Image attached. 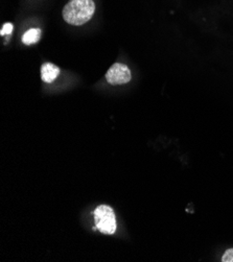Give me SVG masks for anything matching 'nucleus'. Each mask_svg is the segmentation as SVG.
Listing matches in <instances>:
<instances>
[{"instance_id": "nucleus-1", "label": "nucleus", "mask_w": 233, "mask_h": 262, "mask_svg": "<svg viewBox=\"0 0 233 262\" xmlns=\"http://www.w3.org/2000/svg\"><path fill=\"white\" fill-rule=\"evenodd\" d=\"M94 13L93 0H69L62 10V17L70 25L81 26L90 21Z\"/></svg>"}, {"instance_id": "nucleus-2", "label": "nucleus", "mask_w": 233, "mask_h": 262, "mask_svg": "<svg viewBox=\"0 0 233 262\" xmlns=\"http://www.w3.org/2000/svg\"><path fill=\"white\" fill-rule=\"evenodd\" d=\"M95 228L102 234L112 235L115 233L117 224L113 209L108 205H100L94 210Z\"/></svg>"}, {"instance_id": "nucleus-3", "label": "nucleus", "mask_w": 233, "mask_h": 262, "mask_svg": "<svg viewBox=\"0 0 233 262\" xmlns=\"http://www.w3.org/2000/svg\"><path fill=\"white\" fill-rule=\"evenodd\" d=\"M106 81L110 85H124L132 80V73L130 68L121 63H114L107 71Z\"/></svg>"}, {"instance_id": "nucleus-4", "label": "nucleus", "mask_w": 233, "mask_h": 262, "mask_svg": "<svg viewBox=\"0 0 233 262\" xmlns=\"http://www.w3.org/2000/svg\"><path fill=\"white\" fill-rule=\"evenodd\" d=\"M60 74V68L53 63H44L41 66V80L44 83L50 84L57 80Z\"/></svg>"}, {"instance_id": "nucleus-5", "label": "nucleus", "mask_w": 233, "mask_h": 262, "mask_svg": "<svg viewBox=\"0 0 233 262\" xmlns=\"http://www.w3.org/2000/svg\"><path fill=\"white\" fill-rule=\"evenodd\" d=\"M41 39V30L40 29H31L25 32L22 36V42L25 45H32L37 43Z\"/></svg>"}, {"instance_id": "nucleus-6", "label": "nucleus", "mask_w": 233, "mask_h": 262, "mask_svg": "<svg viewBox=\"0 0 233 262\" xmlns=\"http://www.w3.org/2000/svg\"><path fill=\"white\" fill-rule=\"evenodd\" d=\"M13 29H14V26L12 23H6V24H4L3 30H2V32H0V34H2L3 37L5 35H10V34H12Z\"/></svg>"}, {"instance_id": "nucleus-7", "label": "nucleus", "mask_w": 233, "mask_h": 262, "mask_svg": "<svg viewBox=\"0 0 233 262\" xmlns=\"http://www.w3.org/2000/svg\"><path fill=\"white\" fill-rule=\"evenodd\" d=\"M222 261L223 262H233V249H229L224 253V255L222 257Z\"/></svg>"}]
</instances>
